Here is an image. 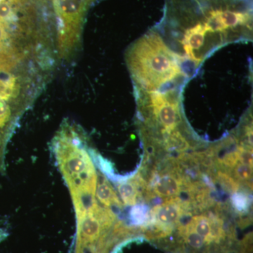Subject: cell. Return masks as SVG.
<instances>
[{
    "label": "cell",
    "instance_id": "cell-1",
    "mask_svg": "<svg viewBox=\"0 0 253 253\" xmlns=\"http://www.w3.org/2000/svg\"><path fill=\"white\" fill-rule=\"evenodd\" d=\"M126 63L134 89L183 91L190 80L175 53L155 31L146 33L129 46Z\"/></svg>",
    "mask_w": 253,
    "mask_h": 253
},
{
    "label": "cell",
    "instance_id": "cell-2",
    "mask_svg": "<svg viewBox=\"0 0 253 253\" xmlns=\"http://www.w3.org/2000/svg\"><path fill=\"white\" fill-rule=\"evenodd\" d=\"M91 0H53L57 16V46L60 57L69 56L76 48L82 23Z\"/></svg>",
    "mask_w": 253,
    "mask_h": 253
},
{
    "label": "cell",
    "instance_id": "cell-3",
    "mask_svg": "<svg viewBox=\"0 0 253 253\" xmlns=\"http://www.w3.org/2000/svg\"><path fill=\"white\" fill-rule=\"evenodd\" d=\"M185 229L194 231L202 237L206 244L218 241L222 237V225L219 219L196 216L191 219Z\"/></svg>",
    "mask_w": 253,
    "mask_h": 253
},
{
    "label": "cell",
    "instance_id": "cell-4",
    "mask_svg": "<svg viewBox=\"0 0 253 253\" xmlns=\"http://www.w3.org/2000/svg\"><path fill=\"white\" fill-rule=\"evenodd\" d=\"M181 214V203L179 200H171L161 206H156L151 211V217L160 226H169L177 221Z\"/></svg>",
    "mask_w": 253,
    "mask_h": 253
},
{
    "label": "cell",
    "instance_id": "cell-5",
    "mask_svg": "<svg viewBox=\"0 0 253 253\" xmlns=\"http://www.w3.org/2000/svg\"><path fill=\"white\" fill-rule=\"evenodd\" d=\"M180 189L179 181L174 176H161L154 184L155 192L162 197H171L177 194Z\"/></svg>",
    "mask_w": 253,
    "mask_h": 253
},
{
    "label": "cell",
    "instance_id": "cell-6",
    "mask_svg": "<svg viewBox=\"0 0 253 253\" xmlns=\"http://www.w3.org/2000/svg\"><path fill=\"white\" fill-rule=\"evenodd\" d=\"M96 181H95L94 189L95 191H96V197L98 198L101 204L105 205L107 207L112 206H121L117 195L106 181L101 183L99 185H98L97 189H96Z\"/></svg>",
    "mask_w": 253,
    "mask_h": 253
},
{
    "label": "cell",
    "instance_id": "cell-7",
    "mask_svg": "<svg viewBox=\"0 0 253 253\" xmlns=\"http://www.w3.org/2000/svg\"><path fill=\"white\" fill-rule=\"evenodd\" d=\"M118 191L125 204L127 206H134L136 204L138 190L134 184L131 182L123 183L118 187Z\"/></svg>",
    "mask_w": 253,
    "mask_h": 253
},
{
    "label": "cell",
    "instance_id": "cell-8",
    "mask_svg": "<svg viewBox=\"0 0 253 253\" xmlns=\"http://www.w3.org/2000/svg\"><path fill=\"white\" fill-rule=\"evenodd\" d=\"M183 236L186 243L194 249H201L206 244L204 239L194 231L184 229L183 231Z\"/></svg>",
    "mask_w": 253,
    "mask_h": 253
},
{
    "label": "cell",
    "instance_id": "cell-9",
    "mask_svg": "<svg viewBox=\"0 0 253 253\" xmlns=\"http://www.w3.org/2000/svg\"><path fill=\"white\" fill-rule=\"evenodd\" d=\"M218 180L221 183L224 189L229 192L236 193L239 189V184L234 181L230 176L224 173L219 172L218 174Z\"/></svg>",
    "mask_w": 253,
    "mask_h": 253
},
{
    "label": "cell",
    "instance_id": "cell-10",
    "mask_svg": "<svg viewBox=\"0 0 253 253\" xmlns=\"http://www.w3.org/2000/svg\"><path fill=\"white\" fill-rule=\"evenodd\" d=\"M131 215L136 223L142 224L147 219L148 208L144 206H136L131 210Z\"/></svg>",
    "mask_w": 253,
    "mask_h": 253
},
{
    "label": "cell",
    "instance_id": "cell-11",
    "mask_svg": "<svg viewBox=\"0 0 253 253\" xmlns=\"http://www.w3.org/2000/svg\"><path fill=\"white\" fill-rule=\"evenodd\" d=\"M235 174L241 180H249L252 175V168L251 166L241 163L236 166Z\"/></svg>",
    "mask_w": 253,
    "mask_h": 253
},
{
    "label": "cell",
    "instance_id": "cell-12",
    "mask_svg": "<svg viewBox=\"0 0 253 253\" xmlns=\"http://www.w3.org/2000/svg\"><path fill=\"white\" fill-rule=\"evenodd\" d=\"M233 205L237 211H244L249 206V200L245 195L235 193L232 197Z\"/></svg>",
    "mask_w": 253,
    "mask_h": 253
},
{
    "label": "cell",
    "instance_id": "cell-13",
    "mask_svg": "<svg viewBox=\"0 0 253 253\" xmlns=\"http://www.w3.org/2000/svg\"><path fill=\"white\" fill-rule=\"evenodd\" d=\"M239 154V161H241L242 164L247 166H253V152L249 149H244V147L239 146L237 149Z\"/></svg>",
    "mask_w": 253,
    "mask_h": 253
},
{
    "label": "cell",
    "instance_id": "cell-14",
    "mask_svg": "<svg viewBox=\"0 0 253 253\" xmlns=\"http://www.w3.org/2000/svg\"><path fill=\"white\" fill-rule=\"evenodd\" d=\"M238 161H239V154L237 150L233 152L228 153L222 159V163L229 168L234 167L237 164Z\"/></svg>",
    "mask_w": 253,
    "mask_h": 253
}]
</instances>
